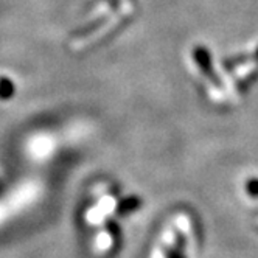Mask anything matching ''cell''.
<instances>
[{"mask_svg":"<svg viewBox=\"0 0 258 258\" xmlns=\"http://www.w3.org/2000/svg\"><path fill=\"white\" fill-rule=\"evenodd\" d=\"M193 58H195V61L198 62V66H199V69L202 70V73H204V75H207L213 84L219 86L221 83L218 81V78H216V75H215V72H213L209 50H206L204 47H196V48L193 50Z\"/></svg>","mask_w":258,"mask_h":258,"instance_id":"1","label":"cell"},{"mask_svg":"<svg viewBox=\"0 0 258 258\" xmlns=\"http://www.w3.org/2000/svg\"><path fill=\"white\" fill-rule=\"evenodd\" d=\"M140 206H142V201L137 196H129L120 202L118 207H117V212L120 215H127V213L136 212L137 209H140Z\"/></svg>","mask_w":258,"mask_h":258,"instance_id":"2","label":"cell"},{"mask_svg":"<svg viewBox=\"0 0 258 258\" xmlns=\"http://www.w3.org/2000/svg\"><path fill=\"white\" fill-rule=\"evenodd\" d=\"M11 94H13V84L4 78L2 81H0V97L7 98V97H11Z\"/></svg>","mask_w":258,"mask_h":258,"instance_id":"3","label":"cell"},{"mask_svg":"<svg viewBox=\"0 0 258 258\" xmlns=\"http://www.w3.org/2000/svg\"><path fill=\"white\" fill-rule=\"evenodd\" d=\"M246 188H247V193L253 198H258V179L252 177L250 180H247L246 183Z\"/></svg>","mask_w":258,"mask_h":258,"instance_id":"4","label":"cell"},{"mask_svg":"<svg viewBox=\"0 0 258 258\" xmlns=\"http://www.w3.org/2000/svg\"><path fill=\"white\" fill-rule=\"evenodd\" d=\"M106 22V19H100V21H97V22H94V24H92L86 31H80V36H87L89 33H92V31H95L100 25H103Z\"/></svg>","mask_w":258,"mask_h":258,"instance_id":"5","label":"cell"},{"mask_svg":"<svg viewBox=\"0 0 258 258\" xmlns=\"http://www.w3.org/2000/svg\"><path fill=\"white\" fill-rule=\"evenodd\" d=\"M167 256H168V258H183V255L179 253V252L174 250V249H170V250L167 252Z\"/></svg>","mask_w":258,"mask_h":258,"instance_id":"6","label":"cell"},{"mask_svg":"<svg viewBox=\"0 0 258 258\" xmlns=\"http://www.w3.org/2000/svg\"><path fill=\"white\" fill-rule=\"evenodd\" d=\"M107 227H109V232H110V233L118 235V227H117L115 223H112V221H110V223H107Z\"/></svg>","mask_w":258,"mask_h":258,"instance_id":"7","label":"cell"},{"mask_svg":"<svg viewBox=\"0 0 258 258\" xmlns=\"http://www.w3.org/2000/svg\"><path fill=\"white\" fill-rule=\"evenodd\" d=\"M255 59L258 61V50H256V53H255Z\"/></svg>","mask_w":258,"mask_h":258,"instance_id":"8","label":"cell"}]
</instances>
